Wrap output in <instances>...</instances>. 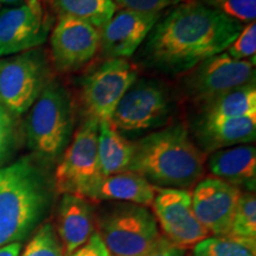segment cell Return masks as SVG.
<instances>
[{"mask_svg":"<svg viewBox=\"0 0 256 256\" xmlns=\"http://www.w3.org/2000/svg\"><path fill=\"white\" fill-rule=\"evenodd\" d=\"M242 28L235 19L191 0L159 19L147 36L145 55L164 72H185L224 52Z\"/></svg>","mask_w":256,"mask_h":256,"instance_id":"6da1fadb","label":"cell"},{"mask_svg":"<svg viewBox=\"0 0 256 256\" xmlns=\"http://www.w3.org/2000/svg\"><path fill=\"white\" fill-rule=\"evenodd\" d=\"M128 171L154 186L188 190L202 180L206 153L192 142L183 124H174L133 142Z\"/></svg>","mask_w":256,"mask_h":256,"instance_id":"7a4b0ae2","label":"cell"},{"mask_svg":"<svg viewBox=\"0 0 256 256\" xmlns=\"http://www.w3.org/2000/svg\"><path fill=\"white\" fill-rule=\"evenodd\" d=\"M50 200L49 179L32 159L0 168V248L26 238Z\"/></svg>","mask_w":256,"mask_h":256,"instance_id":"3957f363","label":"cell"},{"mask_svg":"<svg viewBox=\"0 0 256 256\" xmlns=\"http://www.w3.org/2000/svg\"><path fill=\"white\" fill-rule=\"evenodd\" d=\"M26 139L32 151L44 158H56L72 132V104L68 92L50 81L31 106L26 119Z\"/></svg>","mask_w":256,"mask_h":256,"instance_id":"277c9868","label":"cell"},{"mask_svg":"<svg viewBox=\"0 0 256 256\" xmlns=\"http://www.w3.org/2000/svg\"><path fill=\"white\" fill-rule=\"evenodd\" d=\"M98 226L113 256H147L164 241L152 211L136 204L114 208L98 220Z\"/></svg>","mask_w":256,"mask_h":256,"instance_id":"5b68a950","label":"cell"},{"mask_svg":"<svg viewBox=\"0 0 256 256\" xmlns=\"http://www.w3.org/2000/svg\"><path fill=\"white\" fill-rule=\"evenodd\" d=\"M49 82V66L40 49L0 58V106L11 114L30 110Z\"/></svg>","mask_w":256,"mask_h":256,"instance_id":"8992f818","label":"cell"},{"mask_svg":"<svg viewBox=\"0 0 256 256\" xmlns=\"http://www.w3.org/2000/svg\"><path fill=\"white\" fill-rule=\"evenodd\" d=\"M98 121L89 116L66 147L55 172V188L60 194L86 197L102 177L98 160Z\"/></svg>","mask_w":256,"mask_h":256,"instance_id":"52a82bcc","label":"cell"},{"mask_svg":"<svg viewBox=\"0 0 256 256\" xmlns=\"http://www.w3.org/2000/svg\"><path fill=\"white\" fill-rule=\"evenodd\" d=\"M184 90L192 100L206 104L232 89L255 83V63L230 57L224 51L188 70Z\"/></svg>","mask_w":256,"mask_h":256,"instance_id":"ba28073f","label":"cell"},{"mask_svg":"<svg viewBox=\"0 0 256 256\" xmlns=\"http://www.w3.org/2000/svg\"><path fill=\"white\" fill-rule=\"evenodd\" d=\"M151 206L162 238L176 247L185 250L210 236L194 215L188 190L156 188Z\"/></svg>","mask_w":256,"mask_h":256,"instance_id":"9c48e42d","label":"cell"},{"mask_svg":"<svg viewBox=\"0 0 256 256\" xmlns=\"http://www.w3.org/2000/svg\"><path fill=\"white\" fill-rule=\"evenodd\" d=\"M166 89L156 81H134L121 98L110 122L116 130L138 132L162 124L170 113Z\"/></svg>","mask_w":256,"mask_h":256,"instance_id":"30bf717a","label":"cell"},{"mask_svg":"<svg viewBox=\"0 0 256 256\" xmlns=\"http://www.w3.org/2000/svg\"><path fill=\"white\" fill-rule=\"evenodd\" d=\"M136 80L134 66L124 58H110L83 81L82 98L89 116L110 121L121 98Z\"/></svg>","mask_w":256,"mask_h":256,"instance_id":"8fae6325","label":"cell"},{"mask_svg":"<svg viewBox=\"0 0 256 256\" xmlns=\"http://www.w3.org/2000/svg\"><path fill=\"white\" fill-rule=\"evenodd\" d=\"M50 20L40 0L0 10V58L37 49L46 40Z\"/></svg>","mask_w":256,"mask_h":256,"instance_id":"7c38bea8","label":"cell"},{"mask_svg":"<svg viewBox=\"0 0 256 256\" xmlns=\"http://www.w3.org/2000/svg\"><path fill=\"white\" fill-rule=\"evenodd\" d=\"M242 191L216 177L202 179L191 192L192 209L210 236H228Z\"/></svg>","mask_w":256,"mask_h":256,"instance_id":"4fadbf2b","label":"cell"},{"mask_svg":"<svg viewBox=\"0 0 256 256\" xmlns=\"http://www.w3.org/2000/svg\"><path fill=\"white\" fill-rule=\"evenodd\" d=\"M50 44L57 68L75 70L88 63L100 49V31L80 19L60 16Z\"/></svg>","mask_w":256,"mask_h":256,"instance_id":"5bb4252c","label":"cell"},{"mask_svg":"<svg viewBox=\"0 0 256 256\" xmlns=\"http://www.w3.org/2000/svg\"><path fill=\"white\" fill-rule=\"evenodd\" d=\"M160 18V14L120 10L98 30L100 48L110 58L126 60L142 46Z\"/></svg>","mask_w":256,"mask_h":256,"instance_id":"9a60e30c","label":"cell"},{"mask_svg":"<svg viewBox=\"0 0 256 256\" xmlns=\"http://www.w3.org/2000/svg\"><path fill=\"white\" fill-rule=\"evenodd\" d=\"M98 218L87 198L63 194L56 216V232L62 242L64 256H68L88 241L96 232Z\"/></svg>","mask_w":256,"mask_h":256,"instance_id":"2e32d148","label":"cell"},{"mask_svg":"<svg viewBox=\"0 0 256 256\" xmlns=\"http://www.w3.org/2000/svg\"><path fill=\"white\" fill-rule=\"evenodd\" d=\"M156 188L140 174L126 171L102 176L84 198L88 200H119L128 204L151 206Z\"/></svg>","mask_w":256,"mask_h":256,"instance_id":"e0dca14e","label":"cell"},{"mask_svg":"<svg viewBox=\"0 0 256 256\" xmlns=\"http://www.w3.org/2000/svg\"><path fill=\"white\" fill-rule=\"evenodd\" d=\"M208 168L214 177L226 183L255 191L256 150L254 146L238 145L211 153Z\"/></svg>","mask_w":256,"mask_h":256,"instance_id":"ac0fdd59","label":"cell"},{"mask_svg":"<svg viewBox=\"0 0 256 256\" xmlns=\"http://www.w3.org/2000/svg\"><path fill=\"white\" fill-rule=\"evenodd\" d=\"M196 136L204 152L252 142L256 136V116L200 122Z\"/></svg>","mask_w":256,"mask_h":256,"instance_id":"d6986e66","label":"cell"},{"mask_svg":"<svg viewBox=\"0 0 256 256\" xmlns=\"http://www.w3.org/2000/svg\"><path fill=\"white\" fill-rule=\"evenodd\" d=\"M252 116H256L255 83L232 89L204 104L200 122Z\"/></svg>","mask_w":256,"mask_h":256,"instance_id":"ffe728a7","label":"cell"},{"mask_svg":"<svg viewBox=\"0 0 256 256\" xmlns=\"http://www.w3.org/2000/svg\"><path fill=\"white\" fill-rule=\"evenodd\" d=\"M98 160L102 176L128 171L133 158L134 145L121 136L110 121L98 124Z\"/></svg>","mask_w":256,"mask_h":256,"instance_id":"44dd1931","label":"cell"},{"mask_svg":"<svg viewBox=\"0 0 256 256\" xmlns=\"http://www.w3.org/2000/svg\"><path fill=\"white\" fill-rule=\"evenodd\" d=\"M60 16L72 17L100 28L116 12L112 0H50Z\"/></svg>","mask_w":256,"mask_h":256,"instance_id":"7402d4cb","label":"cell"},{"mask_svg":"<svg viewBox=\"0 0 256 256\" xmlns=\"http://www.w3.org/2000/svg\"><path fill=\"white\" fill-rule=\"evenodd\" d=\"M194 256H256V242L232 238L209 236L197 243Z\"/></svg>","mask_w":256,"mask_h":256,"instance_id":"603a6c76","label":"cell"},{"mask_svg":"<svg viewBox=\"0 0 256 256\" xmlns=\"http://www.w3.org/2000/svg\"><path fill=\"white\" fill-rule=\"evenodd\" d=\"M228 236L256 242V197L254 192L242 191Z\"/></svg>","mask_w":256,"mask_h":256,"instance_id":"cb8c5ba5","label":"cell"},{"mask_svg":"<svg viewBox=\"0 0 256 256\" xmlns=\"http://www.w3.org/2000/svg\"><path fill=\"white\" fill-rule=\"evenodd\" d=\"M22 256H64L63 244L57 235L55 226L49 222L42 224Z\"/></svg>","mask_w":256,"mask_h":256,"instance_id":"d4e9b609","label":"cell"},{"mask_svg":"<svg viewBox=\"0 0 256 256\" xmlns=\"http://www.w3.org/2000/svg\"><path fill=\"white\" fill-rule=\"evenodd\" d=\"M240 23H252L256 18V0H196Z\"/></svg>","mask_w":256,"mask_h":256,"instance_id":"484cf974","label":"cell"},{"mask_svg":"<svg viewBox=\"0 0 256 256\" xmlns=\"http://www.w3.org/2000/svg\"><path fill=\"white\" fill-rule=\"evenodd\" d=\"M230 57L235 60H250L255 63L256 56V24L248 23L242 28L238 36L226 50Z\"/></svg>","mask_w":256,"mask_h":256,"instance_id":"4316f807","label":"cell"},{"mask_svg":"<svg viewBox=\"0 0 256 256\" xmlns=\"http://www.w3.org/2000/svg\"><path fill=\"white\" fill-rule=\"evenodd\" d=\"M112 2L115 6H120L121 8L146 12V14H162V10L170 6H177L191 0H112Z\"/></svg>","mask_w":256,"mask_h":256,"instance_id":"83f0119b","label":"cell"},{"mask_svg":"<svg viewBox=\"0 0 256 256\" xmlns=\"http://www.w3.org/2000/svg\"><path fill=\"white\" fill-rule=\"evenodd\" d=\"M14 142V124L12 114L0 106V164L11 153Z\"/></svg>","mask_w":256,"mask_h":256,"instance_id":"f1b7e54d","label":"cell"},{"mask_svg":"<svg viewBox=\"0 0 256 256\" xmlns=\"http://www.w3.org/2000/svg\"><path fill=\"white\" fill-rule=\"evenodd\" d=\"M68 256H112L110 250L106 247L104 240L98 230L92 234L84 244L72 252Z\"/></svg>","mask_w":256,"mask_h":256,"instance_id":"f546056e","label":"cell"},{"mask_svg":"<svg viewBox=\"0 0 256 256\" xmlns=\"http://www.w3.org/2000/svg\"><path fill=\"white\" fill-rule=\"evenodd\" d=\"M147 256H186V252L171 244L164 238V241Z\"/></svg>","mask_w":256,"mask_h":256,"instance_id":"4dcf8cb0","label":"cell"},{"mask_svg":"<svg viewBox=\"0 0 256 256\" xmlns=\"http://www.w3.org/2000/svg\"><path fill=\"white\" fill-rule=\"evenodd\" d=\"M20 242L11 243V244L0 248V256H20Z\"/></svg>","mask_w":256,"mask_h":256,"instance_id":"1f68e13d","label":"cell"},{"mask_svg":"<svg viewBox=\"0 0 256 256\" xmlns=\"http://www.w3.org/2000/svg\"><path fill=\"white\" fill-rule=\"evenodd\" d=\"M25 0H0V4L5 5H19L22 2H24Z\"/></svg>","mask_w":256,"mask_h":256,"instance_id":"d6a6232c","label":"cell"}]
</instances>
